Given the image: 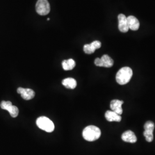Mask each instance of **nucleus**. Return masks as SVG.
Here are the masks:
<instances>
[{
  "label": "nucleus",
  "mask_w": 155,
  "mask_h": 155,
  "mask_svg": "<svg viewBox=\"0 0 155 155\" xmlns=\"http://www.w3.org/2000/svg\"><path fill=\"white\" fill-rule=\"evenodd\" d=\"M133 76L132 70L128 67L121 68L117 73L116 81L121 85L126 84L129 82Z\"/></svg>",
  "instance_id": "f257e3e1"
},
{
  "label": "nucleus",
  "mask_w": 155,
  "mask_h": 155,
  "mask_svg": "<svg viewBox=\"0 0 155 155\" xmlns=\"http://www.w3.org/2000/svg\"><path fill=\"white\" fill-rule=\"evenodd\" d=\"M144 137L147 141L150 143L153 140V130L155 129V124L152 121H148L144 125Z\"/></svg>",
  "instance_id": "39448f33"
},
{
  "label": "nucleus",
  "mask_w": 155,
  "mask_h": 155,
  "mask_svg": "<svg viewBox=\"0 0 155 155\" xmlns=\"http://www.w3.org/2000/svg\"><path fill=\"white\" fill-rule=\"evenodd\" d=\"M0 106L1 109L8 111L11 116L15 118L18 116L19 110L17 107L16 106L13 105L11 102L10 101H2Z\"/></svg>",
  "instance_id": "423d86ee"
},
{
  "label": "nucleus",
  "mask_w": 155,
  "mask_h": 155,
  "mask_svg": "<svg viewBox=\"0 0 155 155\" xmlns=\"http://www.w3.org/2000/svg\"><path fill=\"white\" fill-rule=\"evenodd\" d=\"M62 84L67 89H74L77 87V83L74 78H68L63 80Z\"/></svg>",
  "instance_id": "2eb2a0df"
},
{
  "label": "nucleus",
  "mask_w": 155,
  "mask_h": 155,
  "mask_svg": "<svg viewBox=\"0 0 155 155\" xmlns=\"http://www.w3.org/2000/svg\"><path fill=\"white\" fill-rule=\"evenodd\" d=\"M123 104V101L118 100H112L110 102V108L111 110L114 111L117 114L121 116L123 111L122 109V105Z\"/></svg>",
  "instance_id": "9b49d317"
},
{
  "label": "nucleus",
  "mask_w": 155,
  "mask_h": 155,
  "mask_svg": "<svg viewBox=\"0 0 155 155\" xmlns=\"http://www.w3.org/2000/svg\"><path fill=\"white\" fill-rule=\"evenodd\" d=\"M106 119L109 122H120L121 120V117L120 115L117 114L113 111L107 110L106 112Z\"/></svg>",
  "instance_id": "4468645a"
},
{
  "label": "nucleus",
  "mask_w": 155,
  "mask_h": 155,
  "mask_svg": "<svg viewBox=\"0 0 155 155\" xmlns=\"http://www.w3.org/2000/svg\"><path fill=\"white\" fill-rule=\"evenodd\" d=\"M50 18H47V20H48V21H49V20H50Z\"/></svg>",
  "instance_id": "f3484780"
},
{
  "label": "nucleus",
  "mask_w": 155,
  "mask_h": 155,
  "mask_svg": "<svg viewBox=\"0 0 155 155\" xmlns=\"http://www.w3.org/2000/svg\"><path fill=\"white\" fill-rule=\"evenodd\" d=\"M36 11L41 16L48 15L50 12V5L47 0H38L36 5Z\"/></svg>",
  "instance_id": "20e7f679"
},
{
  "label": "nucleus",
  "mask_w": 155,
  "mask_h": 155,
  "mask_svg": "<svg viewBox=\"0 0 155 155\" xmlns=\"http://www.w3.org/2000/svg\"><path fill=\"white\" fill-rule=\"evenodd\" d=\"M37 126L47 132L51 133L54 130L55 126L53 122L46 117H40L36 120Z\"/></svg>",
  "instance_id": "7ed1b4c3"
},
{
  "label": "nucleus",
  "mask_w": 155,
  "mask_h": 155,
  "mask_svg": "<svg viewBox=\"0 0 155 155\" xmlns=\"http://www.w3.org/2000/svg\"><path fill=\"white\" fill-rule=\"evenodd\" d=\"M121 139L124 141L130 143H134L137 140L135 134L131 130H127L123 133Z\"/></svg>",
  "instance_id": "f8f14e48"
},
{
  "label": "nucleus",
  "mask_w": 155,
  "mask_h": 155,
  "mask_svg": "<svg viewBox=\"0 0 155 155\" xmlns=\"http://www.w3.org/2000/svg\"><path fill=\"white\" fill-rule=\"evenodd\" d=\"M75 62L72 59L64 60L62 62V67L63 69L66 71L71 70L75 67Z\"/></svg>",
  "instance_id": "dca6fc26"
},
{
  "label": "nucleus",
  "mask_w": 155,
  "mask_h": 155,
  "mask_svg": "<svg viewBox=\"0 0 155 155\" xmlns=\"http://www.w3.org/2000/svg\"><path fill=\"white\" fill-rule=\"evenodd\" d=\"M127 24L129 29L132 31H137L140 27V22L138 19L133 16H130L127 17Z\"/></svg>",
  "instance_id": "ddd939ff"
},
{
  "label": "nucleus",
  "mask_w": 155,
  "mask_h": 155,
  "mask_svg": "<svg viewBox=\"0 0 155 155\" xmlns=\"http://www.w3.org/2000/svg\"><path fill=\"white\" fill-rule=\"evenodd\" d=\"M17 93L20 94L24 100H32L34 98L35 93L33 90L30 89H24L22 87H19L17 89Z\"/></svg>",
  "instance_id": "6e6552de"
},
{
  "label": "nucleus",
  "mask_w": 155,
  "mask_h": 155,
  "mask_svg": "<svg viewBox=\"0 0 155 155\" xmlns=\"http://www.w3.org/2000/svg\"><path fill=\"white\" fill-rule=\"evenodd\" d=\"M101 47V43L99 41H94L89 45H85L83 47L84 52L87 54H93L95 51L99 49Z\"/></svg>",
  "instance_id": "9d476101"
},
{
  "label": "nucleus",
  "mask_w": 155,
  "mask_h": 155,
  "mask_svg": "<svg viewBox=\"0 0 155 155\" xmlns=\"http://www.w3.org/2000/svg\"><path fill=\"white\" fill-rule=\"evenodd\" d=\"M101 132L99 127L94 125H90L83 130L82 136L84 139L88 141H94L100 138Z\"/></svg>",
  "instance_id": "f03ea898"
},
{
  "label": "nucleus",
  "mask_w": 155,
  "mask_h": 155,
  "mask_svg": "<svg viewBox=\"0 0 155 155\" xmlns=\"http://www.w3.org/2000/svg\"><path fill=\"white\" fill-rule=\"evenodd\" d=\"M94 63L97 66L110 68L113 66L114 61L109 56L104 55L101 58H96Z\"/></svg>",
  "instance_id": "0eeeda50"
},
{
  "label": "nucleus",
  "mask_w": 155,
  "mask_h": 155,
  "mask_svg": "<svg viewBox=\"0 0 155 155\" xmlns=\"http://www.w3.org/2000/svg\"><path fill=\"white\" fill-rule=\"evenodd\" d=\"M118 29L121 32H127L129 30L127 24V17L123 14H120L118 16Z\"/></svg>",
  "instance_id": "1a4fd4ad"
}]
</instances>
